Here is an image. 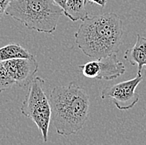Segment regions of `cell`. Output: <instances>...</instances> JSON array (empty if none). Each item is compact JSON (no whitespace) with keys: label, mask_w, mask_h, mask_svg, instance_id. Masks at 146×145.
<instances>
[{"label":"cell","mask_w":146,"mask_h":145,"mask_svg":"<svg viewBox=\"0 0 146 145\" xmlns=\"http://www.w3.org/2000/svg\"><path fill=\"white\" fill-rule=\"evenodd\" d=\"M123 34L120 18L115 13H106L82 21L75 34V41L84 54L100 59L117 54Z\"/></svg>","instance_id":"cell-1"},{"label":"cell","mask_w":146,"mask_h":145,"mask_svg":"<svg viewBox=\"0 0 146 145\" xmlns=\"http://www.w3.org/2000/svg\"><path fill=\"white\" fill-rule=\"evenodd\" d=\"M52 121L56 133L62 136L77 134L89 115L90 99L86 91L74 83L55 87L49 97Z\"/></svg>","instance_id":"cell-2"},{"label":"cell","mask_w":146,"mask_h":145,"mask_svg":"<svg viewBox=\"0 0 146 145\" xmlns=\"http://www.w3.org/2000/svg\"><path fill=\"white\" fill-rule=\"evenodd\" d=\"M5 14L30 30L52 34L64 13L53 0H11Z\"/></svg>","instance_id":"cell-3"},{"label":"cell","mask_w":146,"mask_h":145,"mask_svg":"<svg viewBox=\"0 0 146 145\" xmlns=\"http://www.w3.org/2000/svg\"><path fill=\"white\" fill-rule=\"evenodd\" d=\"M44 85L45 80L42 78H34L29 84L25 99L20 107V112L36 124L42 133L43 142L46 143L52 120V109L49 98L45 93Z\"/></svg>","instance_id":"cell-4"},{"label":"cell","mask_w":146,"mask_h":145,"mask_svg":"<svg viewBox=\"0 0 146 145\" xmlns=\"http://www.w3.org/2000/svg\"><path fill=\"white\" fill-rule=\"evenodd\" d=\"M143 80L141 73L127 81L108 86L101 91V99H110L115 106L121 111L134 108L139 100V95L136 93V88Z\"/></svg>","instance_id":"cell-5"},{"label":"cell","mask_w":146,"mask_h":145,"mask_svg":"<svg viewBox=\"0 0 146 145\" xmlns=\"http://www.w3.org/2000/svg\"><path fill=\"white\" fill-rule=\"evenodd\" d=\"M79 68L86 78L106 81L117 79L126 70L125 64L118 59L117 54L87 62L80 65Z\"/></svg>","instance_id":"cell-6"},{"label":"cell","mask_w":146,"mask_h":145,"mask_svg":"<svg viewBox=\"0 0 146 145\" xmlns=\"http://www.w3.org/2000/svg\"><path fill=\"white\" fill-rule=\"evenodd\" d=\"M10 77L16 85L26 88L34 79L38 70V64L35 56L19 58L3 62Z\"/></svg>","instance_id":"cell-7"},{"label":"cell","mask_w":146,"mask_h":145,"mask_svg":"<svg viewBox=\"0 0 146 145\" xmlns=\"http://www.w3.org/2000/svg\"><path fill=\"white\" fill-rule=\"evenodd\" d=\"M124 58L131 65H136L137 73H141L143 68L146 69V38L137 34L135 45L125 52Z\"/></svg>","instance_id":"cell-8"},{"label":"cell","mask_w":146,"mask_h":145,"mask_svg":"<svg viewBox=\"0 0 146 145\" xmlns=\"http://www.w3.org/2000/svg\"><path fill=\"white\" fill-rule=\"evenodd\" d=\"M86 0H66L63 9L64 15L73 22L84 21L89 17L86 9Z\"/></svg>","instance_id":"cell-9"},{"label":"cell","mask_w":146,"mask_h":145,"mask_svg":"<svg viewBox=\"0 0 146 145\" xmlns=\"http://www.w3.org/2000/svg\"><path fill=\"white\" fill-rule=\"evenodd\" d=\"M33 54H31L26 48L17 44H10L0 48V62L19 58H29Z\"/></svg>","instance_id":"cell-10"},{"label":"cell","mask_w":146,"mask_h":145,"mask_svg":"<svg viewBox=\"0 0 146 145\" xmlns=\"http://www.w3.org/2000/svg\"><path fill=\"white\" fill-rule=\"evenodd\" d=\"M14 84L3 63L0 62V93L11 89Z\"/></svg>","instance_id":"cell-11"},{"label":"cell","mask_w":146,"mask_h":145,"mask_svg":"<svg viewBox=\"0 0 146 145\" xmlns=\"http://www.w3.org/2000/svg\"><path fill=\"white\" fill-rule=\"evenodd\" d=\"M11 0H0V18L3 17L6 10L9 8Z\"/></svg>","instance_id":"cell-12"},{"label":"cell","mask_w":146,"mask_h":145,"mask_svg":"<svg viewBox=\"0 0 146 145\" xmlns=\"http://www.w3.org/2000/svg\"><path fill=\"white\" fill-rule=\"evenodd\" d=\"M86 1L91 3L97 4L98 6H100L101 8H104L106 5V3H107V0H86Z\"/></svg>","instance_id":"cell-13"},{"label":"cell","mask_w":146,"mask_h":145,"mask_svg":"<svg viewBox=\"0 0 146 145\" xmlns=\"http://www.w3.org/2000/svg\"><path fill=\"white\" fill-rule=\"evenodd\" d=\"M53 1H54L57 5H59L62 9H64L65 6H66V0H53Z\"/></svg>","instance_id":"cell-14"}]
</instances>
